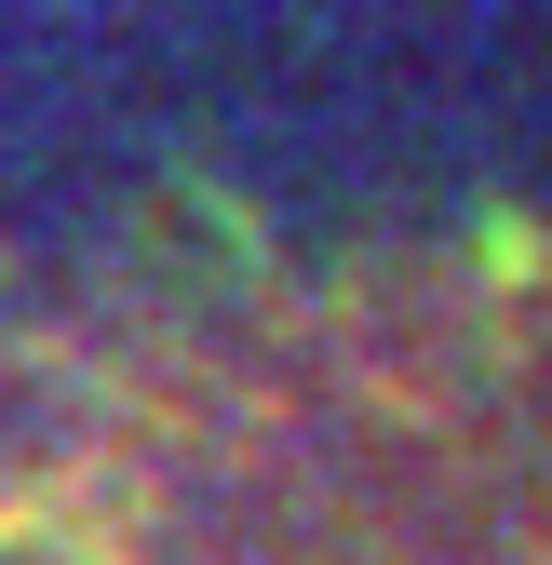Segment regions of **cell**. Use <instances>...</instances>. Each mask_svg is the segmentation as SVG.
<instances>
[{"instance_id":"6da1fadb","label":"cell","mask_w":552,"mask_h":565,"mask_svg":"<svg viewBox=\"0 0 552 565\" xmlns=\"http://www.w3.org/2000/svg\"><path fill=\"white\" fill-rule=\"evenodd\" d=\"M0 565H552V256L135 269L0 364Z\"/></svg>"}]
</instances>
